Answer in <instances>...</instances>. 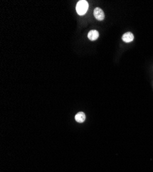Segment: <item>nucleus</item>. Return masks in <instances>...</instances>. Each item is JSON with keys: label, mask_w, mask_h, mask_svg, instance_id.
<instances>
[{"label": "nucleus", "mask_w": 153, "mask_h": 172, "mask_svg": "<svg viewBox=\"0 0 153 172\" xmlns=\"http://www.w3.org/2000/svg\"><path fill=\"white\" fill-rule=\"evenodd\" d=\"M89 8V4L85 0H80L76 6V11L78 15H83L87 13Z\"/></svg>", "instance_id": "obj_1"}, {"label": "nucleus", "mask_w": 153, "mask_h": 172, "mask_svg": "<svg viewBox=\"0 0 153 172\" xmlns=\"http://www.w3.org/2000/svg\"><path fill=\"white\" fill-rule=\"evenodd\" d=\"M94 17L98 21H102L105 19V13L100 8H95L93 11Z\"/></svg>", "instance_id": "obj_2"}, {"label": "nucleus", "mask_w": 153, "mask_h": 172, "mask_svg": "<svg viewBox=\"0 0 153 172\" xmlns=\"http://www.w3.org/2000/svg\"><path fill=\"white\" fill-rule=\"evenodd\" d=\"M134 39V35L133 34L130 32H127L125 34H124L122 36V40L126 43H129L133 41Z\"/></svg>", "instance_id": "obj_3"}, {"label": "nucleus", "mask_w": 153, "mask_h": 172, "mask_svg": "<svg viewBox=\"0 0 153 172\" xmlns=\"http://www.w3.org/2000/svg\"><path fill=\"white\" fill-rule=\"evenodd\" d=\"M87 36H88V38L91 41H95L99 37V33L97 30H92L89 31Z\"/></svg>", "instance_id": "obj_4"}, {"label": "nucleus", "mask_w": 153, "mask_h": 172, "mask_svg": "<svg viewBox=\"0 0 153 172\" xmlns=\"http://www.w3.org/2000/svg\"><path fill=\"white\" fill-rule=\"evenodd\" d=\"M85 119H86V116H85V113L82 112L77 113L76 115L75 116L76 121L78 123H83L84 121H85Z\"/></svg>", "instance_id": "obj_5"}]
</instances>
